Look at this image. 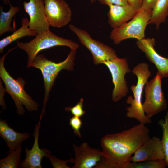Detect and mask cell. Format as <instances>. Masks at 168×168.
Wrapping results in <instances>:
<instances>
[{"mask_svg":"<svg viewBox=\"0 0 168 168\" xmlns=\"http://www.w3.org/2000/svg\"><path fill=\"white\" fill-rule=\"evenodd\" d=\"M157 0H143L142 7L145 9L152 10Z\"/></svg>","mask_w":168,"mask_h":168,"instance_id":"28","label":"cell"},{"mask_svg":"<svg viewBox=\"0 0 168 168\" xmlns=\"http://www.w3.org/2000/svg\"><path fill=\"white\" fill-rule=\"evenodd\" d=\"M168 0H157L152 10L148 24H154L157 29L164 22L167 16Z\"/></svg>","mask_w":168,"mask_h":168,"instance_id":"19","label":"cell"},{"mask_svg":"<svg viewBox=\"0 0 168 168\" xmlns=\"http://www.w3.org/2000/svg\"><path fill=\"white\" fill-rule=\"evenodd\" d=\"M136 44L148 59L155 65L161 79L168 77V58L160 55L155 50V39L144 38L137 40Z\"/></svg>","mask_w":168,"mask_h":168,"instance_id":"12","label":"cell"},{"mask_svg":"<svg viewBox=\"0 0 168 168\" xmlns=\"http://www.w3.org/2000/svg\"><path fill=\"white\" fill-rule=\"evenodd\" d=\"M158 124L162 129V138L161 141L165 153V160L168 166V112L164 119L160 120Z\"/></svg>","mask_w":168,"mask_h":168,"instance_id":"23","label":"cell"},{"mask_svg":"<svg viewBox=\"0 0 168 168\" xmlns=\"http://www.w3.org/2000/svg\"><path fill=\"white\" fill-rule=\"evenodd\" d=\"M131 72L136 76L137 82L136 85L133 84L130 86L133 98L129 96L126 100V103L130 105L126 109V116L128 118L135 119L140 124H150L152 120L145 114L142 103L143 89L151 75L149 65L144 62L140 63L134 67Z\"/></svg>","mask_w":168,"mask_h":168,"instance_id":"3","label":"cell"},{"mask_svg":"<svg viewBox=\"0 0 168 168\" xmlns=\"http://www.w3.org/2000/svg\"><path fill=\"white\" fill-rule=\"evenodd\" d=\"M51 153L50 152L46 157L49 159L54 168H70V167L67 165V163L68 162L73 163L74 162V159L72 157H71L70 159L67 160H62L57 158L51 155Z\"/></svg>","mask_w":168,"mask_h":168,"instance_id":"24","label":"cell"},{"mask_svg":"<svg viewBox=\"0 0 168 168\" xmlns=\"http://www.w3.org/2000/svg\"><path fill=\"white\" fill-rule=\"evenodd\" d=\"M161 140L156 136L150 138L132 156L131 162H137L149 160L165 159Z\"/></svg>","mask_w":168,"mask_h":168,"instance_id":"13","label":"cell"},{"mask_svg":"<svg viewBox=\"0 0 168 168\" xmlns=\"http://www.w3.org/2000/svg\"><path fill=\"white\" fill-rule=\"evenodd\" d=\"M96 0H90L91 2V3H94V2Z\"/></svg>","mask_w":168,"mask_h":168,"instance_id":"31","label":"cell"},{"mask_svg":"<svg viewBox=\"0 0 168 168\" xmlns=\"http://www.w3.org/2000/svg\"><path fill=\"white\" fill-rule=\"evenodd\" d=\"M40 114L38 123L36 124L33 135L34 136V143L31 150L27 147L25 149L26 157L24 160L20 162L19 166L23 168H41V160L43 157H47L50 152L48 150L40 149L39 146V129L41 119Z\"/></svg>","mask_w":168,"mask_h":168,"instance_id":"15","label":"cell"},{"mask_svg":"<svg viewBox=\"0 0 168 168\" xmlns=\"http://www.w3.org/2000/svg\"><path fill=\"white\" fill-rule=\"evenodd\" d=\"M22 152L21 147L8 153L6 157L0 160V168H17L20 163Z\"/></svg>","mask_w":168,"mask_h":168,"instance_id":"21","label":"cell"},{"mask_svg":"<svg viewBox=\"0 0 168 168\" xmlns=\"http://www.w3.org/2000/svg\"><path fill=\"white\" fill-rule=\"evenodd\" d=\"M46 20L52 27L60 28L68 24L71 20L72 12L64 0H44Z\"/></svg>","mask_w":168,"mask_h":168,"instance_id":"10","label":"cell"},{"mask_svg":"<svg viewBox=\"0 0 168 168\" xmlns=\"http://www.w3.org/2000/svg\"><path fill=\"white\" fill-rule=\"evenodd\" d=\"M150 131L140 123L122 132L106 135L101 140L100 162L95 168H126L132 155L150 138Z\"/></svg>","mask_w":168,"mask_h":168,"instance_id":"1","label":"cell"},{"mask_svg":"<svg viewBox=\"0 0 168 168\" xmlns=\"http://www.w3.org/2000/svg\"><path fill=\"white\" fill-rule=\"evenodd\" d=\"M167 16H168V11H167Z\"/></svg>","mask_w":168,"mask_h":168,"instance_id":"32","label":"cell"},{"mask_svg":"<svg viewBox=\"0 0 168 168\" xmlns=\"http://www.w3.org/2000/svg\"><path fill=\"white\" fill-rule=\"evenodd\" d=\"M83 98H81L79 102L73 107H66V111L70 112L73 116L81 117L85 113V110H83Z\"/></svg>","mask_w":168,"mask_h":168,"instance_id":"25","label":"cell"},{"mask_svg":"<svg viewBox=\"0 0 168 168\" xmlns=\"http://www.w3.org/2000/svg\"><path fill=\"white\" fill-rule=\"evenodd\" d=\"M69 27L77 36L80 43L91 52L94 64H103L105 61L117 57L113 48L93 39L86 30L72 24L69 25Z\"/></svg>","mask_w":168,"mask_h":168,"instance_id":"8","label":"cell"},{"mask_svg":"<svg viewBox=\"0 0 168 168\" xmlns=\"http://www.w3.org/2000/svg\"><path fill=\"white\" fill-rule=\"evenodd\" d=\"M16 48L11 49L0 58V77L4 82L6 92L8 93L14 102L16 107L17 112L19 115L24 114V105L29 111H36L39 104L31 98L24 89L26 82L22 78L18 77L14 79L7 71L4 66V60L6 55L11 51Z\"/></svg>","mask_w":168,"mask_h":168,"instance_id":"4","label":"cell"},{"mask_svg":"<svg viewBox=\"0 0 168 168\" xmlns=\"http://www.w3.org/2000/svg\"><path fill=\"white\" fill-rule=\"evenodd\" d=\"M10 8L8 12L3 11L2 5H0V35H1L6 32L14 31V28L11 26L13 17L19 11L20 7L13 6L10 2L9 3Z\"/></svg>","mask_w":168,"mask_h":168,"instance_id":"20","label":"cell"},{"mask_svg":"<svg viewBox=\"0 0 168 168\" xmlns=\"http://www.w3.org/2000/svg\"><path fill=\"white\" fill-rule=\"evenodd\" d=\"M168 166L165 159L149 160L133 162H131L126 168H165Z\"/></svg>","mask_w":168,"mask_h":168,"instance_id":"22","label":"cell"},{"mask_svg":"<svg viewBox=\"0 0 168 168\" xmlns=\"http://www.w3.org/2000/svg\"><path fill=\"white\" fill-rule=\"evenodd\" d=\"M103 64L107 67L111 73L114 85L112 94V100L117 102L127 95L128 88L124 77L131 70L126 58L117 57L105 61Z\"/></svg>","mask_w":168,"mask_h":168,"instance_id":"9","label":"cell"},{"mask_svg":"<svg viewBox=\"0 0 168 168\" xmlns=\"http://www.w3.org/2000/svg\"><path fill=\"white\" fill-rule=\"evenodd\" d=\"M76 50L71 49L66 58L59 63L49 60L43 54L37 55L34 61L27 65L40 69L43 75L45 93L41 114H45L49 93L59 72L63 69L71 71L74 69Z\"/></svg>","mask_w":168,"mask_h":168,"instance_id":"2","label":"cell"},{"mask_svg":"<svg viewBox=\"0 0 168 168\" xmlns=\"http://www.w3.org/2000/svg\"><path fill=\"white\" fill-rule=\"evenodd\" d=\"M128 4L138 10L142 7L143 0H127Z\"/></svg>","mask_w":168,"mask_h":168,"instance_id":"29","label":"cell"},{"mask_svg":"<svg viewBox=\"0 0 168 168\" xmlns=\"http://www.w3.org/2000/svg\"><path fill=\"white\" fill-rule=\"evenodd\" d=\"M152 13V10L142 8L138 10L131 20L113 29L110 38L115 44H119L123 40L133 38L140 40L145 38V32L148 24Z\"/></svg>","mask_w":168,"mask_h":168,"instance_id":"6","label":"cell"},{"mask_svg":"<svg viewBox=\"0 0 168 168\" xmlns=\"http://www.w3.org/2000/svg\"><path fill=\"white\" fill-rule=\"evenodd\" d=\"M25 12L29 17V26L37 34L49 30L50 25L47 22L44 12V0H30L23 3Z\"/></svg>","mask_w":168,"mask_h":168,"instance_id":"11","label":"cell"},{"mask_svg":"<svg viewBox=\"0 0 168 168\" xmlns=\"http://www.w3.org/2000/svg\"><path fill=\"white\" fill-rule=\"evenodd\" d=\"M17 47L27 53V65L33 62L41 51L52 47L64 46L75 50L79 48V45L70 39L58 36L49 30L37 34L35 37L28 42L23 43L17 41Z\"/></svg>","mask_w":168,"mask_h":168,"instance_id":"5","label":"cell"},{"mask_svg":"<svg viewBox=\"0 0 168 168\" xmlns=\"http://www.w3.org/2000/svg\"><path fill=\"white\" fill-rule=\"evenodd\" d=\"M82 124V121L80 117L73 116L69 119V124L74 130L75 135L80 138L82 137V136L80 130Z\"/></svg>","mask_w":168,"mask_h":168,"instance_id":"26","label":"cell"},{"mask_svg":"<svg viewBox=\"0 0 168 168\" xmlns=\"http://www.w3.org/2000/svg\"><path fill=\"white\" fill-rule=\"evenodd\" d=\"M101 4L107 5L110 4L125 5L128 4L127 0H98Z\"/></svg>","mask_w":168,"mask_h":168,"instance_id":"27","label":"cell"},{"mask_svg":"<svg viewBox=\"0 0 168 168\" xmlns=\"http://www.w3.org/2000/svg\"><path fill=\"white\" fill-rule=\"evenodd\" d=\"M161 79L157 72L153 79L147 82L145 87V100L142 103V107L146 115L150 118L165 110L167 107Z\"/></svg>","mask_w":168,"mask_h":168,"instance_id":"7","label":"cell"},{"mask_svg":"<svg viewBox=\"0 0 168 168\" xmlns=\"http://www.w3.org/2000/svg\"><path fill=\"white\" fill-rule=\"evenodd\" d=\"M4 4L7 5L10 2L9 0H3Z\"/></svg>","mask_w":168,"mask_h":168,"instance_id":"30","label":"cell"},{"mask_svg":"<svg viewBox=\"0 0 168 168\" xmlns=\"http://www.w3.org/2000/svg\"><path fill=\"white\" fill-rule=\"evenodd\" d=\"M108 6V23L113 29L131 19L138 10L129 4L125 5L110 4Z\"/></svg>","mask_w":168,"mask_h":168,"instance_id":"16","label":"cell"},{"mask_svg":"<svg viewBox=\"0 0 168 168\" xmlns=\"http://www.w3.org/2000/svg\"><path fill=\"white\" fill-rule=\"evenodd\" d=\"M29 20L27 18H23L21 27L14 31L11 35L3 38L0 40V53L2 54L4 48L8 45L16 40L25 36H35L37 33L31 30L29 27Z\"/></svg>","mask_w":168,"mask_h":168,"instance_id":"18","label":"cell"},{"mask_svg":"<svg viewBox=\"0 0 168 168\" xmlns=\"http://www.w3.org/2000/svg\"><path fill=\"white\" fill-rule=\"evenodd\" d=\"M0 136L9 147L8 154L18 148L30 136L28 133H20L11 128L5 120L0 121Z\"/></svg>","mask_w":168,"mask_h":168,"instance_id":"17","label":"cell"},{"mask_svg":"<svg viewBox=\"0 0 168 168\" xmlns=\"http://www.w3.org/2000/svg\"><path fill=\"white\" fill-rule=\"evenodd\" d=\"M73 146L75 158L72 168H94L101 159V151L91 148L87 143H83L79 147L73 144Z\"/></svg>","mask_w":168,"mask_h":168,"instance_id":"14","label":"cell"}]
</instances>
